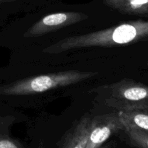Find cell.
<instances>
[{
    "label": "cell",
    "instance_id": "cell-1",
    "mask_svg": "<svg viewBox=\"0 0 148 148\" xmlns=\"http://www.w3.org/2000/svg\"><path fill=\"white\" fill-rule=\"evenodd\" d=\"M148 39V20L129 21L110 28L62 39L43 49L46 53H59L74 49L111 47Z\"/></svg>",
    "mask_w": 148,
    "mask_h": 148
},
{
    "label": "cell",
    "instance_id": "cell-2",
    "mask_svg": "<svg viewBox=\"0 0 148 148\" xmlns=\"http://www.w3.org/2000/svg\"><path fill=\"white\" fill-rule=\"evenodd\" d=\"M98 74L96 72L71 70L31 77L0 87V95H27L41 93L82 82Z\"/></svg>",
    "mask_w": 148,
    "mask_h": 148
},
{
    "label": "cell",
    "instance_id": "cell-3",
    "mask_svg": "<svg viewBox=\"0 0 148 148\" xmlns=\"http://www.w3.org/2000/svg\"><path fill=\"white\" fill-rule=\"evenodd\" d=\"M106 103L119 111L148 108V85L124 79L108 87Z\"/></svg>",
    "mask_w": 148,
    "mask_h": 148
},
{
    "label": "cell",
    "instance_id": "cell-4",
    "mask_svg": "<svg viewBox=\"0 0 148 148\" xmlns=\"http://www.w3.org/2000/svg\"><path fill=\"white\" fill-rule=\"evenodd\" d=\"M88 16L77 12H62L48 14L30 27L24 34L25 38H34L48 34L88 19Z\"/></svg>",
    "mask_w": 148,
    "mask_h": 148
},
{
    "label": "cell",
    "instance_id": "cell-5",
    "mask_svg": "<svg viewBox=\"0 0 148 148\" xmlns=\"http://www.w3.org/2000/svg\"><path fill=\"white\" fill-rule=\"evenodd\" d=\"M124 130V127L117 113L96 116L91 119L85 148H101L113 134Z\"/></svg>",
    "mask_w": 148,
    "mask_h": 148
},
{
    "label": "cell",
    "instance_id": "cell-6",
    "mask_svg": "<svg viewBox=\"0 0 148 148\" xmlns=\"http://www.w3.org/2000/svg\"><path fill=\"white\" fill-rule=\"evenodd\" d=\"M91 119L82 118L64 137L60 148H85L90 128Z\"/></svg>",
    "mask_w": 148,
    "mask_h": 148
},
{
    "label": "cell",
    "instance_id": "cell-7",
    "mask_svg": "<svg viewBox=\"0 0 148 148\" xmlns=\"http://www.w3.org/2000/svg\"><path fill=\"white\" fill-rule=\"evenodd\" d=\"M117 114L124 129L132 128L148 132V108L119 111Z\"/></svg>",
    "mask_w": 148,
    "mask_h": 148
},
{
    "label": "cell",
    "instance_id": "cell-8",
    "mask_svg": "<svg viewBox=\"0 0 148 148\" xmlns=\"http://www.w3.org/2000/svg\"><path fill=\"white\" fill-rule=\"evenodd\" d=\"M103 3L124 14L147 16L148 12V0H103Z\"/></svg>",
    "mask_w": 148,
    "mask_h": 148
},
{
    "label": "cell",
    "instance_id": "cell-9",
    "mask_svg": "<svg viewBox=\"0 0 148 148\" xmlns=\"http://www.w3.org/2000/svg\"><path fill=\"white\" fill-rule=\"evenodd\" d=\"M129 142L136 148H148V132L132 128L124 129Z\"/></svg>",
    "mask_w": 148,
    "mask_h": 148
},
{
    "label": "cell",
    "instance_id": "cell-10",
    "mask_svg": "<svg viewBox=\"0 0 148 148\" xmlns=\"http://www.w3.org/2000/svg\"><path fill=\"white\" fill-rule=\"evenodd\" d=\"M0 148H25L14 139L8 134L0 132Z\"/></svg>",
    "mask_w": 148,
    "mask_h": 148
},
{
    "label": "cell",
    "instance_id": "cell-11",
    "mask_svg": "<svg viewBox=\"0 0 148 148\" xmlns=\"http://www.w3.org/2000/svg\"><path fill=\"white\" fill-rule=\"evenodd\" d=\"M17 1V0H0V2H2V1Z\"/></svg>",
    "mask_w": 148,
    "mask_h": 148
},
{
    "label": "cell",
    "instance_id": "cell-12",
    "mask_svg": "<svg viewBox=\"0 0 148 148\" xmlns=\"http://www.w3.org/2000/svg\"><path fill=\"white\" fill-rule=\"evenodd\" d=\"M147 16L148 17V12H147Z\"/></svg>",
    "mask_w": 148,
    "mask_h": 148
}]
</instances>
